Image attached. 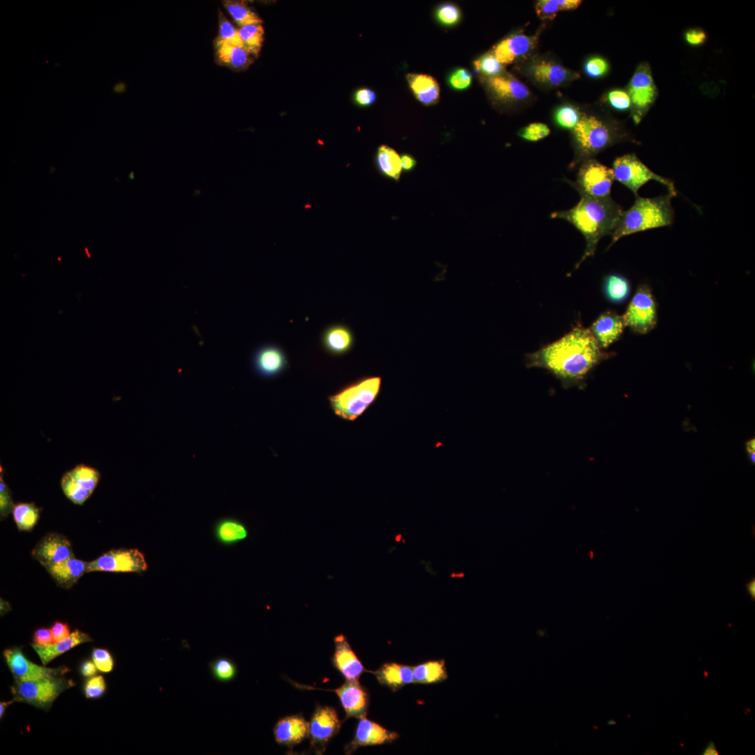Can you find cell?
<instances>
[{"mask_svg":"<svg viewBox=\"0 0 755 755\" xmlns=\"http://www.w3.org/2000/svg\"><path fill=\"white\" fill-rule=\"evenodd\" d=\"M612 356L580 323L560 339L526 355V366L548 371L563 387L584 389L591 371Z\"/></svg>","mask_w":755,"mask_h":755,"instance_id":"obj_1","label":"cell"},{"mask_svg":"<svg viewBox=\"0 0 755 755\" xmlns=\"http://www.w3.org/2000/svg\"><path fill=\"white\" fill-rule=\"evenodd\" d=\"M580 201L567 210L551 214L553 219L568 221L578 230L586 240L584 252L575 265V269L596 252L599 240L612 235L623 212L621 207L610 196L596 198L580 194Z\"/></svg>","mask_w":755,"mask_h":755,"instance_id":"obj_2","label":"cell"},{"mask_svg":"<svg viewBox=\"0 0 755 755\" xmlns=\"http://www.w3.org/2000/svg\"><path fill=\"white\" fill-rule=\"evenodd\" d=\"M670 193L653 198L635 196L633 206L622 212L612 233V246L621 238L648 229L670 225L674 211Z\"/></svg>","mask_w":755,"mask_h":755,"instance_id":"obj_3","label":"cell"},{"mask_svg":"<svg viewBox=\"0 0 755 755\" xmlns=\"http://www.w3.org/2000/svg\"><path fill=\"white\" fill-rule=\"evenodd\" d=\"M381 388L378 376L362 378L345 384L329 396L333 412L347 421H354L375 401Z\"/></svg>","mask_w":755,"mask_h":755,"instance_id":"obj_4","label":"cell"},{"mask_svg":"<svg viewBox=\"0 0 755 755\" xmlns=\"http://www.w3.org/2000/svg\"><path fill=\"white\" fill-rule=\"evenodd\" d=\"M74 686L71 680L53 676L34 680H17L11 687L14 702H22L48 711L55 699Z\"/></svg>","mask_w":755,"mask_h":755,"instance_id":"obj_5","label":"cell"},{"mask_svg":"<svg viewBox=\"0 0 755 755\" xmlns=\"http://www.w3.org/2000/svg\"><path fill=\"white\" fill-rule=\"evenodd\" d=\"M573 135L579 159H589L607 147L614 139L613 130L604 122L592 115H583Z\"/></svg>","mask_w":755,"mask_h":755,"instance_id":"obj_6","label":"cell"},{"mask_svg":"<svg viewBox=\"0 0 755 755\" xmlns=\"http://www.w3.org/2000/svg\"><path fill=\"white\" fill-rule=\"evenodd\" d=\"M612 170L614 180L629 189L635 196L638 189L652 180L665 185L673 196L677 195L673 181L654 173L633 154L615 159Z\"/></svg>","mask_w":755,"mask_h":755,"instance_id":"obj_7","label":"cell"},{"mask_svg":"<svg viewBox=\"0 0 755 755\" xmlns=\"http://www.w3.org/2000/svg\"><path fill=\"white\" fill-rule=\"evenodd\" d=\"M612 170L596 159H589L580 165L575 182L567 181L583 194L596 198L610 196L614 182Z\"/></svg>","mask_w":755,"mask_h":755,"instance_id":"obj_8","label":"cell"},{"mask_svg":"<svg viewBox=\"0 0 755 755\" xmlns=\"http://www.w3.org/2000/svg\"><path fill=\"white\" fill-rule=\"evenodd\" d=\"M626 326L638 333H647L656 325V303L649 287L640 285L623 315Z\"/></svg>","mask_w":755,"mask_h":755,"instance_id":"obj_9","label":"cell"},{"mask_svg":"<svg viewBox=\"0 0 755 755\" xmlns=\"http://www.w3.org/2000/svg\"><path fill=\"white\" fill-rule=\"evenodd\" d=\"M147 568L145 556L138 549H117L108 551L96 559L88 562L87 573H141Z\"/></svg>","mask_w":755,"mask_h":755,"instance_id":"obj_10","label":"cell"},{"mask_svg":"<svg viewBox=\"0 0 755 755\" xmlns=\"http://www.w3.org/2000/svg\"><path fill=\"white\" fill-rule=\"evenodd\" d=\"M100 477L95 468L80 463L63 475L61 487L66 498L75 504L82 505L93 493Z\"/></svg>","mask_w":755,"mask_h":755,"instance_id":"obj_11","label":"cell"},{"mask_svg":"<svg viewBox=\"0 0 755 755\" xmlns=\"http://www.w3.org/2000/svg\"><path fill=\"white\" fill-rule=\"evenodd\" d=\"M285 350L273 343L258 346L252 352L251 366L254 374L264 380H271L282 375L288 368Z\"/></svg>","mask_w":755,"mask_h":755,"instance_id":"obj_12","label":"cell"},{"mask_svg":"<svg viewBox=\"0 0 755 755\" xmlns=\"http://www.w3.org/2000/svg\"><path fill=\"white\" fill-rule=\"evenodd\" d=\"M3 655L8 668L17 680H34L62 676L70 671L66 666L52 668L37 665L27 659L21 647L7 648L3 651Z\"/></svg>","mask_w":755,"mask_h":755,"instance_id":"obj_13","label":"cell"},{"mask_svg":"<svg viewBox=\"0 0 755 755\" xmlns=\"http://www.w3.org/2000/svg\"><path fill=\"white\" fill-rule=\"evenodd\" d=\"M31 556L44 568L75 557L71 542L64 535L57 533L43 537L33 549Z\"/></svg>","mask_w":755,"mask_h":755,"instance_id":"obj_14","label":"cell"},{"mask_svg":"<svg viewBox=\"0 0 755 755\" xmlns=\"http://www.w3.org/2000/svg\"><path fill=\"white\" fill-rule=\"evenodd\" d=\"M341 722L336 711L329 706H319L309 722L312 747H323L339 731Z\"/></svg>","mask_w":755,"mask_h":755,"instance_id":"obj_15","label":"cell"},{"mask_svg":"<svg viewBox=\"0 0 755 755\" xmlns=\"http://www.w3.org/2000/svg\"><path fill=\"white\" fill-rule=\"evenodd\" d=\"M397 736L395 732L384 728L364 716L359 721L354 739L346 747V753H352L360 747L391 742Z\"/></svg>","mask_w":755,"mask_h":755,"instance_id":"obj_16","label":"cell"},{"mask_svg":"<svg viewBox=\"0 0 755 755\" xmlns=\"http://www.w3.org/2000/svg\"><path fill=\"white\" fill-rule=\"evenodd\" d=\"M320 342L324 350L332 356H343L351 351L355 338L352 330L343 323L327 326L322 331Z\"/></svg>","mask_w":755,"mask_h":755,"instance_id":"obj_17","label":"cell"},{"mask_svg":"<svg viewBox=\"0 0 755 755\" xmlns=\"http://www.w3.org/2000/svg\"><path fill=\"white\" fill-rule=\"evenodd\" d=\"M338 695L345 710L346 717L360 719L366 716L368 707V695L358 680H346L339 688L333 690Z\"/></svg>","mask_w":755,"mask_h":755,"instance_id":"obj_18","label":"cell"},{"mask_svg":"<svg viewBox=\"0 0 755 755\" xmlns=\"http://www.w3.org/2000/svg\"><path fill=\"white\" fill-rule=\"evenodd\" d=\"M628 95L631 101L640 109H644L653 103L656 96V89L647 64H642L636 70L629 84Z\"/></svg>","mask_w":755,"mask_h":755,"instance_id":"obj_19","label":"cell"},{"mask_svg":"<svg viewBox=\"0 0 755 755\" xmlns=\"http://www.w3.org/2000/svg\"><path fill=\"white\" fill-rule=\"evenodd\" d=\"M625 326L623 315L614 311H606L592 323L589 330L603 349L617 340Z\"/></svg>","mask_w":755,"mask_h":755,"instance_id":"obj_20","label":"cell"},{"mask_svg":"<svg viewBox=\"0 0 755 755\" xmlns=\"http://www.w3.org/2000/svg\"><path fill=\"white\" fill-rule=\"evenodd\" d=\"M334 666L346 680H359L365 668L356 656L346 638L340 634L335 637Z\"/></svg>","mask_w":755,"mask_h":755,"instance_id":"obj_21","label":"cell"},{"mask_svg":"<svg viewBox=\"0 0 755 755\" xmlns=\"http://www.w3.org/2000/svg\"><path fill=\"white\" fill-rule=\"evenodd\" d=\"M273 733L277 743L292 746L308 736L309 722L299 714L287 716L275 724Z\"/></svg>","mask_w":755,"mask_h":755,"instance_id":"obj_22","label":"cell"},{"mask_svg":"<svg viewBox=\"0 0 755 755\" xmlns=\"http://www.w3.org/2000/svg\"><path fill=\"white\" fill-rule=\"evenodd\" d=\"M536 43L537 38L535 36L514 35L498 43L494 48L493 54L501 64H508L531 51Z\"/></svg>","mask_w":755,"mask_h":755,"instance_id":"obj_23","label":"cell"},{"mask_svg":"<svg viewBox=\"0 0 755 755\" xmlns=\"http://www.w3.org/2000/svg\"><path fill=\"white\" fill-rule=\"evenodd\" d=\"M214 50L215 62L233 71L245 70L252 62L251 55L245 49L218 38L214 41Z\"/></svg>","mask_w":755,"mask_h":755,"instance_id":"obj_24","label":"cell"},{"mask_svg":"<svg viewBox=\"0 0 755 755\" xmlns=\"http://www.w3.org/2000/svg\"><path fill=\"white\" fill-rule=\"evenodd\" d=\"M88 562L75 557L45 567L57 585L71 588L87 573Z\"/></svg>","mask_w":755,"mask_h":755,"instance_id":"obj_25","label":"cell"},{"mask_svg":"<svg viewBox=\"0 0 755 755\" xmlns=\"http://www.w3.org/2000/svg\"><path fill=\"white\" fill-rule=\"evenodd\" d=\"M92 641L93 640L88 634L76 629L69 636L59 642L48 645L33 643L31 647L38 655L42 663L45 666L58 656L76 646Z\"/></svg>","mask_w":755,"mask_h":755,"instance_id":"obj_26","label":"cell"},{"mask_svg":"<svg viewBox=\"0 0 755 755\" xmlns=\"http://www.w3.org/2000/svg\"><path fill=\"white\" fill-rule=\"evenodd\" d=\"M487 85L498 99L503 101H520L529 94L528 87L519 80L510 76L489 77Z\"/></svg>","mask_w":755,"mask_h":755,"instance_id":"obj_27","label":"cell"},{"mask_svg":"<svg viewBox=\"0 0 755 755\" xmlns=\"http://www.w3.org/2000/svg\"><path fill=\"white\" fill-rule=\"evenodd\" d=\"M530 71L537 82L552 86L560 85L577 76L561 65L546 60L532 64Z\"/></svg>","mask_w":755,"mask_h":755,"instance_id":"obj_28","label":"cell"},{"mask_svg":"<svg viewBox=\"0 0 755 755\" xmlns=\"http://www.w3.org/2000/svg\"><path fill=\"white\" fill-rule=\"evenodd\" d=\"M374 674L380 683L389 686L393 691L415 682L413 667L397 663H384Z\"/></svg>","mask_w":755,"mask_h":755,"instance_id":"obj_29","label":"cell"},{"mask_svg":"<svg viewBox=\"0 0 755 755\" xmlns=\"http://www.w3.org/2000/svg\"><path fill=\"white\" fill-rule=\"evenodd\" d=\"M408 82L415 97L425 105L435 103L440 95L437 81L431 76L421 73H409Z\"/></svg>","mask_w":755,"mask_h":755,"instance_id":"obj_30","label":"cell"},{"mask_svg":"<svg viewBox=\"0 0 755 755\" xmlns=\"http://www.w3.org/2000/svg\"><path fill=\"white\" fill-rule=\"evenodd\" d=\"M376 165L385 177L398 180L401 173V157L392 148L381 145L376 154Z\"/></svg>","mask_w":755,"mask_h":755,"instance_id":"obj_31","label":"cell"},{"mask_svg":"<svg viewBox=\"0 0 755 755\" xmlns=\"http://www.w3.org/2000/svg\"><path fill=\"white\" fill-rule=\"evenodd\" d=\"M215 535L220 542L229 545L245 539L247 536V531L240 522L226 518L216 524Z\"/></svg>","mask_w":755,"mask_h":755,"instance_id":"obj_32","label":"cell"},{"mask_svg":"<svg viewBox=\"0 0 755 755\" xmlns=\"http://www.w3.org/2000/svg\"><path fill=\"white\" fill-rule=\"evenodd\" d=\"M415 682L429 684L447 679V674L443 660L431 661L413 667Z\"/></svg>","mask_w":755,"mask_h":755,"instance_id":"obj_33","label":"cell"},{"mask_svg":"<svg viewBox=\"0 0 755 755\" xmlns=\"http://www.w3.org/2000/svg\"><path fill=\"white\" fill-rule=\"evenodd\" d=\"M603 290L606 298L614 303L624 302L630 294L628 280L623 275L612 273L607 275L603 282Z\"/></svg>","mask_w":755,"mask_h":755,"instance_id":"obj_34","label":"cell"},{"mask_svg":"<svg viewBox=\"0 0 755 755\" xmlns=\"http://www.w3.org/2000/svg\"><path fill=\"white\" fill-rule=\"evenodd\" d=\"M14 521L20 530L30 531L39 518V509L33 503H19L14 505L13 510Z\"/></svg>","mask_w":755,"mask_h":755,"instance_id":"obj_35","label":"cell"},{"mask_svg":"<svg viewBox=\"0 0 755 755\" xmlns=\"http://www.w3.org/2000/svg\"><path fill=\"white\" fill-rule=\"evenodd\" d=\"M238 32L244 48L251 55L257 56L260 52L264 38V29L261 23H254L240 27L238 29Z\"/></svg>","mask_w":755,"mask_h":755,"instance_id":"obj_36","label":"cell"},{"mask_svg":"<svg viewBox=\"0 0 755 755\" xmlns=\"http://www.w3.org/2000/svg\"><path fill=\"white\" fill-rule=\"evenodd\" d=\"M223 5L233 20L240 27L261 23V20L245 3L239 1H224Z\"/></svg>","mask_w":755,"mask_h":755,"instance_id":"obj_37","label":"cell"},{"mask_svg":"<svg viewBox=\"0 0 755 755\" xmlns=\"http://www.w3.org/2000/svg\"><path fill=\"white\" fill-rule=\"evenodd\" d=\"M210 670L214 678L222 682L233 680L237 673L235 663L227 657H218L209 663Z\"/></svg>","mask_w":755,"mask_h":755,"instance_id":"obj_38","label":"cell"},{"mask_svg":"<svg viewBox=\"0 0 755 755\" xmlns=\"http://www.w3.org/2000/svg\"><path fill=\"white\" fill-rule=\"evenodd\" d=\"M217 38L228 43L244 48L238 29L221 12L219 13V35Z\"/></svg>","mask_w":755,"mask_h":755,"instance_id":"obj_39","label":"cell"},{"mask_svg":"<svg viewBox=\"0 0 755 755\" xmlns=\"http://www.w3.org/2000/svg\"><path fill=\"white\" fill-rule=\"evenodd\" d=\"M475 69L485 76L494 77L498 76L502 71V64L492 53H487L474 62Z\"/></svg>","mask_w":755,"mask_h":755,"instance_id":"obj_40","label":"cell"},{"mask_svg":"<svg viewBox=\"0 0 755 755\" xmlns=\"http://www.w3.org/2000/svg\"><path fill=\"white\" fill-rule=\"evenodd\" d=\"M580 118L577 110L569 106L559 108L555 113V122L557 125L567 129H573Z\"/></svg>","mask_w":755,"mask_h":755,"instance_id":"obj_41","label":"cell"},{"mask_svg":"<svg viewBox=\"0 0 755 755\" xmlns=\"http://www.w3.org/2000/svg\"><path fill=\"white\" fill-rule=\"evenodd\" d=\"M436 17L443 24L453 25L459 21L461 12L455 4L443 3L437 8Z\"/></svg>","mask_w":755,"mask_h":755,"instance_id":"obj_42","label":"cell"},{"mask_svg":"<svg viewBox=\"0 0 755 755\" xmlns=\"http://www.w3.org/2000/svg\"><path fill=\"white\" fill-rule=\"evenodd\" d=\"M549 133L550 130L545 124L531 123L522 128L518 134L524 140L538 141L547 136Z\"/></svg>","mask_w":755,"mask_h":755,"instance_id":"obj_43","label":"cell"},{"mask_svg":"<svg viewBox=\"0 0 755 755\" xmlns=\"http://www.w3.org/2000/svg\"><path fill=\"white\" fill-rule=\"evenodd\" d=\"M106 689L105 679L101 675L92 677L84 684V693L87 698H98L102 696Z\"/></svg>","mask_w":755,"mask_h":755,"instance_id":"obj_44","label":"cell"},{"mask_svg":"<svg viewBox=\"0 0 755 755\" xmlns=\"http://www.w3.org/2000/svg\"><path fill=\"white\" fill-rule=\"evenodd\" d=\"M92 658L97 669L101 672L109 673L113 669L114 660L108 650L94 648L92 652Z\"/></svg>","mask_w":755,"mask_h":755,"instance_id":"obj_45","label":"cell"},{"mask_svg":"<svg viewBox=\"0 0 755 755\" xmlns=\"http://www.w3.org/2000/svg\"><path fill=\"white\" fill-rule=\"evenodd\" d=\"M2 470L1 469L0 476V513L1 517H6L9 515L13 508L14 504L13 503L11 492L8 487L5 484Z\"/></svg>","mask_w":755,"mask_h":755,"instance_id":"obj_46","label":"cell"},{"mask_svg":"<svg viewBox=\"0 0 755 755\" xmlns=\"http://www.w3.org/2000/svg\"><path fill=\"white\" fill-rule=\"evenodd\" d=\"M472 76L470 72L462 68L454 70L448 78L450 85L456 89H464L471 83Z\"/></svg>","mask_w":755,"mask_h":755,"instance_id":"obj_47","label":"cell"},{"mask_svg":"<svg viewBox=\"0 0 755 755\" xmlns=\"http://www.w3.org/2000/svg\"><path fill=\"white\" fill-rule=\"evenodd\" d=\"M538 16L542 20H553L559 11L557 0H540L535 6Z\"/></svg>","mask_w":755,"mask_h":755,"instance_id":"obj_48","label":"cell"},{"mask_svg":"<svg viewBox=\"0 0 755 755\" xmlns=\"http://www.w3.org/2000/svg\"><path fill=\"white\" fill-rule=\"evenodd\" d=\"M584 69L588 76L597 78L605 74L608 69V64L603 58L594 57L587 61Z\"/></svg>","mask_w":755,"mask_h":755,"instance_id":"obj_49","label":"cell"},{"mask_svg":"<svg viewBox=\"0 0 755 755\" xmlns=\"http://www.w3.org/2000/svg\"><path fill=\"white\" fill-rule=\"evenodd\" d=\"M608 101L613 108L620 110L628 108L631 102L629 95L626 92L619 89L610 92Z\"/></svg>","mask_w":755,"mask_h":755,"instance_id":"obj_50","label":"cell"},{"mask_svg":"<svg viewBox=\"0 0 755 755\" xmlns=\"http://www.w3.org/2000/svg\"><path fill=\"white\" fill-rule=\"evenodd\" d=\"M354 99L356 102L361 106H368L375 101L376 95L375 93L370 89L361 88L355 92Z\"/></svg>","mask_w":755,"mask_h":755,"instance_id":"obj_51","label":"cell"},{"mask_svg":"<svg viewBox=\"0 0 755 755\" xmlns=\"http://www.w3.org/2000/svg\"><path fill=\"white\" fill-rule=\"evenodd\" d=\"M50 630L55 642H59L66 638L71 634L69 625L66 623H62L61 621L55 622Z\"/></svg>","mask_w":755,"mask_h":755,"instance_id":"obj_52","label":"cell"},{"mask_svg":"<svg viewBox=\"0 0 755 755\" xmlns=\"http://www.w3.org/2000/svg\"><path fill=\"white\" fill-rule=\"evenodd\" d=\"M34 643L38 645H48L55 642L50 629L40 628L35 631L33 637Z\"/></svg>","mask_w":755,"mask_h":755,"instance_id":"obj_53","label":"cell"},{"mask_svg":"<svg viewBox=\"0 0 755 755\" xmlns=\"http://www.w3.org/2000/svg\"><path fill=\"white\" fill-rule=\"evenodd\" d=\"M686 41L692 45L702 44L706 39V34L699 29H690L685 34Z\"/></svg>","mask_w":755,"mask_h":755,"instance_id":"obj_54","label":"cell"},{"mask_svg":"<svg viewBox=\"0 0 755 755\" xmlns=\"http://www.w3.org/2000/svg\"><path fill=\"white\" fill-rule=\"evenodd\" d=\"M80 672L82 676L89 677L94 676L96 673L97 668L94 662L89 660H85L80 664Z\"/></svg>","mask_w":755,"mask_h":755,"instance_id":"obj_55","label":"cell"},{"mask_svg":"<svg viewBox=\"0 0 755 755\" xmlns=\"http://www.w3.org/2000/svg\"><path fill=\"white\" fill-rule=\"evenodd\" d=\"M401 168L404 172L412 171L416 166V160L410 154H404L401 157Z\"/></svg>","mask_w":755,"mask_h":755,"instance_id":"obj_56","label":"cell"},{"mask_svg":"<svg viewBox=\"0 0 755 755\" xmlns=\"http://www.w3.org/2000/svg\"><path fill=\"white\" fill-rule=\"evenodd\" d=\"M559 10H568L577 8L582 1L580 0H557Z\"/></svg>","mask_w":755,"mask_h":755,"instance_id":"obj_57","label":"cell"},{"mask_svg":"<svg viewBox=\"0 0 755 755\" xmlns=\"http://www.w3.org/2000/svg\"><path fill=\"white\" fill-rule=\"evenodd\" d=\"M745 586H746L747 590L748 593L749 594V595L751 596V597L753 599H754V597H755V580H754V578H753V580H752L750 582H747Z\"/></svg>","mask_w":755,"mask_h":755,"instance_id":"obj_58","label":"cell"},{"mask_svg":"<svg viewBox=\"0 0 755 755\" xmlns=\"http://www.w3.org/2000/svg\"><path fill=\"white\" fill-rule=\"evenodd\" d=\"M703 754H704V755L718 754L717 750L715 748L714 742H710L708 744V745L707 746V747L705 749L704 753H703Z\"/></svg>","mask_w":755,"mask_h":755,"instance_id":"obj_59","label":"cell"},{"mask_svg":"<svg viewBox=\"0 0 755 755\" xmlns=\"http://www.w3.org/2000/svg\"><path fill=\"white\" fill-rule=\"evenodd\" d=\"M13 702H14V700H13L12 699V700H10V701H6V702H1V703H0V718H1V719H2V718H3V717L4 714H5V712H6V710L7 707H8V706H9V705H10L11 704V703H13Z\"/></svg>","mask_w":755,"mask_h":755,"instance_id":"obj_60","label":"cell"},{"mask_svg":"<svg viewBox=\"0 0 755 755\" xmlns=\"http://www.w3.org/2000/svg\"><path fill=\"white\" fill-rule=\"evenodd\" d=\"M746 446H747V451L749 454L752 453V452H755V439L753 438V439L750 440L749 441L747 442Z\"/></svg>","mask_w":755,"mask_h":755,"instance_id":"obj_61","label":"cell"},{"mask_svg":"<svg viewBox=\"0 0 755 755\" xmlns=\"http://www.w3.org/2000/svg\"><path fill=\"white\" fill-rule=\"evenodd\" d=\"M9 604L5 601H1V611L4 613L8 610Z\"/></svg>","mask_w":755,"mask_h":755,"instance_id":"obj_62","label":"cell"},{"mask_svg":"<svg viewBox=\"0 0 755 755\" xmlns=\"http://www.w3.org/2000/svg\"><path fill=\"white\" fill-rule=\"evenodd\" d=\"M749 458L751 461L754 463L755 461V452L750 453Z\"/></svg>","mask_w":755,"mask_h":755,"instance_id":"obj_63","label":"cell"}]
</instances>
